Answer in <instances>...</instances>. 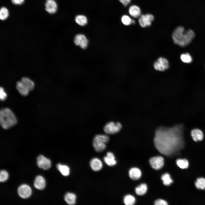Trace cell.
Listing matches in <instances>:
<instances>
[{"instance_id": "1", "label": "cell", "mask_w": 205, "mask_h": 205, "mask_svg": "<svg viewBox=\"0 0 205 205\" xmlns=\"http://www.w3.org/2000/svg\"><path fill=\"white\" fill-rule=\"evenodd\" d=\"M179 127L160 126L155 130L154 138L155 146L161 153L169 155L178 149L180 142Z\"/></svg>"}, {"instance_id": "2", "label": "cell", "mask_w": 205, "mask_h": 205, "mask_svg": "<svg viewBox=\"0 0 205 205\" xmlns=\"http://www.w3.org/2000/svg\"><path fill=\"white\" fill-rule=\"evenodd\" d=\"M195 36L194 32L189 29L185 31L181 26L177 27L173 31L172 38L175 44L181 47H185L191 43Z\"/></svg>"}, {"instance_id": "3", "label": "cell", "mask_w": 205, "mask_h": 205, "mask_svg": "<svg viewBox=\"0 0 205 205\" xmlns=\"http://www.w3.org/2000/svg\"><path fill=\"white\" fill-rule=\"evenodd\" d=\"M17 119L11 110L8 108H3L0 111V123L2 127L8 130L15 125Z\"/></svg>"}, {"instance_id": "4", "label": "cell", "mask_w": 205, "mask_h": 205, "mask_svg": "<svg viewBox=\"0 0 205 205\" xmlns=\"http://www.w3.org/2000/svg\"><path fill=\"white\" fill-rule=\"evenodd\" d=\"M109 136L105 134H98L94 137L93 145L95 150L98 152L103 151L106 147V144L109 141Z\"/></svg>"}, {"instance_id": "5", "label": "cell", "mask_w": 205, "mask_h": 205, "mask_svg": "<svg viewBox=\"0 0 205 205\" xmlns=\"http://www.w3.org/2000/svg\"><path fill=\"white\" fill-rule=\"evenodd\" d=\"M122 128V125L120 123L110 122L105 125L103 129L106 134H113L120 131Z\"/></svg>"}, {"instance_id": "6", "label": "cell", "mask_w": 205, "mask_h": 205, "mask_svg": "<svg viewBox=\"0 0 205 205\" xmlns=\"http://www.w3.org/2000/svg\"><path fill=\"white\" fill-rule=\"evenodd\" d=\"M169 62L165 58L160 57L153 64L154 68L156 70L164 71L169 67Z\"/></svg>"}, {"instance_id": "7", "label": "cell", "mask_w": 205, "mask_h": 205, "mask_svg": "<svg viewBox=\"0 0 205 205\" xmlns=\"http://www.w3.org/2000/svg\"><path fill=\"white\" fill-rule=\"evenodd\" d=\"M74 42L76 45L83 49L86 48L89 44V41L86 37L81 34H77L75 36Z\"/></svg>"}, {"instance_id": "8", "label": "cell", "mask_w": 205, "mask_h": 205, "mask_svg": "<svg viewBox=\"0 0 205 205\" xmlns=\"http://www.w3.org/2000/svg\"><path fill=\"white\" fill-rule=\"evenodd\" d=\"M37 163L39 167L44 170H48L51 165L50 160L42 155L37 157Z\"/></svg>"}, {"instance_id": "9", "label": "cell", "mask_w": 205, "mask_h": 205, "mask_svg": "<svg viewBox=\"0 0 205 205\" xmlns=\"http://www.w3.org/2000/svg\"><path fill=\"white\" fill-rule=\"evenodd\" d=\"M139 18V24L143 28L150 26L154 19V16L150 14L141 15Z\"/></svg>"}, {"instance_id": "10", "label": "cell", "mask_w": 205, "mask_h": 205, "mask_svg": "<svg viewBox=\"0 0 205 205\" xmlns=\"http://www.w3.org/2000/svg\"><path fill=\"white\" fill-rule=\"evenodd\" d=\"M18 193L21 198L26 199L28 198L32 194V190L28 185L23 184L20 186L18 189Z\"/></svg>"}, {"instance_id": "11", "label": "cell", "mask_w": 205, "mask_h": 205, "mask_svg": "<svg viewBox=\"0 0 205 205\" xmlns=\"http://www.w3.org/2000/svg\"><path fill=\"white\" fill-rule=\"evenodd\" d=\"M149 162L152 167L156 170L161 169L164 164V159L161 156L153 157L149 160Z\"/></svg>"}, {"instance_id": "12", "label": "cell", "mask_w": 205, "mask_h": 205, "mask_svg": "<svg viewBox=\"0 0 205 205\" xmlns=\"http://www.w3.org/2000/svg\"><path fill=\"white\" fill-rule=\"evenodd\" d=\"M45 6L46 10L49 14H53L57 11L58 5L54 0H47Z\"/></svg>"}, {"instance_id": "13", "label": "cell", "mask_w": 205, "mask_h": 205, "mask_svg": "<svg viewBox=\"0 0 205 205\" xmlns=\"http://www.w3.org/2000/svg\"><path fill=\"white\" fill-rule=\"evenodd\" d=\"M90 164L91 168L95 171H98L102 167V161L97 158L92 159L90 162Z\"/></svg>"}, {"instance_id": "14", "label": "cell", "mask_w": 205, "mask_h": 205, "mask_svg": "<svg viewBox=\"0 0 205 205\" xmlns=\"http://www.w3.org/2000/svg\"><path fill=\"white\" fill-rule=\"evenodd\" d=\"M34 186L38 189H43L46 186V182L44 178L41 176H37L34 180Z\"/></svg>"}, {"instance_id": "15", "label": "cell", "mask_w": 205, "mask_h": 205, "mask_svg": "<svg viewBox=\"0 0 205 205\" xmlns=\"http://www.w3.org/2000/svg\"><path fill=\"white\" fill-rule=\"evenodd\" d=\"M191 135L193 140L195 142L202 141L204 137L202 132L197 128L192 130L191 132Z\"/></svg>"}, {"instance_id": "16", "label": "cell", "mask_w": 205, "mask_h": 205, "mask_svg": "<svg viewBox=\"0 0 205 205\" xmlns=\"http://www.w3.org/2000/svg\"><path fill=\"white\" fill-rule=\"evenodd\" d=\"M104 160L106 163L109 166H113L116 163L115 156L111 152H109L106 153V156L104 157Z\"/></svg>"}, {"instance_id": "17", "label": "cell", "mask_w": 205, "mask_h": 205, "mask_svg": "<svg viewBox=\"0 0 205 205\" xmlns=\"http://www.w3.org/2000/svg\"><path fill=\"white\" fill-rule=\"evenodd\" d=\"M16 87L18 91L22 96H26L28 95L30 91L21 81L17 82Z\"/></svg>"}, {"instance_id": "18", "label": "cell", "mask_w": 205, "mask_h": 205, "mask_svg": "<svg viewBox=\"0 0 205 205\" xmlns=\"http://www.w3.org/2000/svg\"><path fill=\"white\" fill-rule=\"evenodd\" d=\"M128 12L130 15L134 18H138L141 15L140 8L135 5H131L129 8Z\"/></svg>"}, {"instance_id": "19", "label": "cell", "mask_w": 205, "mask_h": 205, "mask_svg": "<svg viewBox=\"0 0 205 205\" xmlns=\"http://www.w3.org/2000/svg\"><path fill=\"white\" fill-rule=\"evenodd\" d=\"M141 172L139 169L134 167L131 168L129 172L130 177L132 179L136 180L139 179L141 176Z\"/></svg>"}, {"instance_id": "20", "label": "cell", "mask_w": 205, "mask_h": 205, "mask_svg": "<svg viewBox=\"0 0 205 205\" xmlns=\"http://www.w3.org/2000/svg\"><path fill=\"white\" fill-rule=\"evenodd\" d=\"M76 196L73 193L67 192L65 194L64 199L66 202L69 205H74L76 203Z\"/></svg>"}, {"instance_id": "21", "label": "cell", "mask_w": 205, "mask_h": 205, "mask_svg": "<svg viewBox=\"0 0 205 205\" xmlns=\"http://www.w3.org/2000/svg\"><path fill=\"white\" fill-rule=\"evenodd\" d=\"M21 81L30 91L34 89V82L29 78L26 77H23L21 78Z\"/></svg>"}, {"instance_id": "22", "label": "cell", "mask_w": 205, "mask_h": 205, "mask_svg": "<svg viewBox=\"0 0 205 205\" xmlns=\"http://www.w3.org/2000/svg\"><path fill=\"white\" fill-rule=\"evenodd\" d=\"M56 167L58 169L63 175L67 176L69 175L70 171V169L67 165L58 163Z\"/></svg>"}, {"instance_id": "23", "label": "cell", "mask_w": 205, "mask_h": 205, "mask_svg": "<svg viewBox=\"0 0 205 205\" xmlns=\"http://www.w3.org/2000/svg\"><path fill=\"white\" fill-rule=\"evenodd\" d=\"M75 20L76 23L81 26H84L87 22V18L83 15H78L75 17Z\"/></svg>"}, {"instance_id": "24", "label": "cell", "mask_w": 205, "mask_h": 205, "mask_svg": "<svg viewBox=\"0 0 205 205\" xmlns=\"http://www.w3.org/2000/svg\"><path fill=\"white\" fill-rule=\"evenodd\" d=\"M147 190V186L145 184L143 183L136 187L135 189L136 194L139 195L145 194Z\"/></svg>"}, {"instance_id": "25", "label": "cell", "mask_w": 205, "mask_h": 205, "mask_svg": "<svg viewBox=\"0 0 205 205\" xmlns=\"http://www.w3.org/2000/svg\"><path fill=\"white\" fill-rule=\"evenodd\" d=\"M161 179L164 184L166 186L170 185L173 182L170 175L168 173H165L163 174L161 177Z\"/></svg>"}, {"instance_id": "26", "label": "cell", "mask_w": 205, "mask_h": 205, "mask_svg": "<svg viewBox=\"0 0 205 205\" xmlns=\"http://www.w3.org/2000/svg\"><path fill=\"white\" fill-rule=\"evenodd\" d=\"M176 162L177 165L181 169H186L188 167V162L186 159H179L177 160Z\"/></svg>"}, {"instance_id": "27", "label": "cell", "mask_w": 205, "mask_h": 205, "mask_svg": "<svg viewBox=\"0 0 205 205\" xmlns=\"http://www.w3.org/2000/svg\"><path fill=\"white\" fill-rule=\"evenodd\" d=\"M135 198L130 194L125 196L124 198V202L126 205H132L135 203Z\"/></svg>"}, {"instance_id": "28", "label": "cell", "mask_w": 205, "mask_h": 205, "mask_svg": "<svg viewBox=\"0 0 205 205\" xmlns=\"http://www.w3.org/2000/svg\"><path fill=\"white\" fill-rule=\"evenodd\" d=\"M195 185L198 189H205V179L202 177L198 178L195 183Z\"/></svg>"}, {"instance_id": "29", "label": "cell", "mask_w": 205, "mask_h": 205, "mask_svg": "<svg viewBox=\"0 0 205 205\" xmlns=\"http://www.w3.org/2000/svg\"><path fill=\"white\" fill-rule=\"evenodd\" d=\"M180 59L183 62L186 63H190L192 61V59L190 55L188 53L181 54Z\"/></svg>"}, {"instance_id": "30", "label": "cell", "mask_w": 205, "mask_h": 205, "mask_svg": "<svg viewBox=\"0 0 205 205\" xmlns=\"http://www.w3.org/2000/svg\"><path fill=\"white\" fill-rule=\"evenodd\" d=\"M9 15L8 9L5 7H2L0 10V19L1 20L6 19Z\"/></svg>"}, {"instance_id": "31", "label": "cell", "mask_w": 205, "mask_h": 205, "mask_svg": "<svg viewBox=\"0 0 205 205\" xmlns=\"http://www.w3.org/2000/svg\"><path fill=\"white\" fill-rule=\"evenodd\" d=\"M121 21L124 25H129L132 24V19L128 16L124 15L121 18Z\"/></svg>"}, {"instance_id": "32", "label": "cell", "mask_w": 205, "mask_h": 205, "mask_svg": "<svg viewBox=\"0 0 205 205\" xmlns=\"http://www.w3.org/2000/svg\"><path fill=\"white\" fill-rule=\"evenodd\" d=\"M8 178V174L5 170H2L0 172V182H4L6 181Z\"/></svg>"}, {"instance_id": "33", "label": "cell", "mask_w": 205, "mask_h": 205, "mask_svg": "<svg viewBox=\"0 0 205 205\" xmlns=\"http://www.w3.org/2000/svg\"><path fill=\"white\" fill-rule=\"evenodd\" d=\"M7 95L3 87L0 88V99L1 101H5L7 99Z\"/></svg>"}, {"instance_id": "34", "label": "cell", "mask_w": 205, "mask_h": 205, "mask_svg": "<svg viewBox=\"0 0 205 205\" xmlns=\"http://www.w3.org/2000/svg\"><path fill=\"white\" fill-rule=\"evenodd\" d=\"M155 205H167V202L165 200L162 199H158L156 200L154 202Z\"/></svg>"}, {"instance_id": "35", "label": "cell", "mask_w": 205, "mask_h": 205, "mask_svg": "<svg viewBox=\"0 0 205 205\" xmlns=\"http://www.w3.org/2000/svg\"><path fill=\"white\" fill-rule=\"evenodd\" d=\"M24 0H11L12 3L16 5H21L24 2Z\"/></svg>"}, {"instance_id": "36", "label": "cell", "mask_w": 205, "mask_h": 205, "mask_svg": "<svg viewBox=\"0 0 205 205\" xmlns=\"http://www.w3.org/2000/svg\"><path fill=\"white\" fill-rule=\"evenodd\" d=\"M125 6H127L130 2L131 0H119Z\"/></svg>"}]
</instances>
